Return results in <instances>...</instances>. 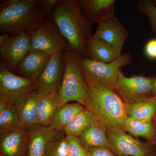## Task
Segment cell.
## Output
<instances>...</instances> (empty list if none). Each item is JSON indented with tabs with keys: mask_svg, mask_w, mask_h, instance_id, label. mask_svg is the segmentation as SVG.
<instances>
[{
	"mask_svg": "<svg viewBox=\"0 0 156 156\" xmlns=\"http://www.w3.org/2000/svg\"><path fill=\"white\" fill-rule=\"evenodd\" d=\"M83 73L87 90L85 108L93 113L106 129H123L128 118L126 104L114 87Z\"/></svg>",
	"mask_w": 156,
	"mask_h": 156,
	"instance_id": "1",
	"label": "cell"
},
{
	"mask_svg": "<svg viewBox=\"0 0 156 156\" xmlns=\"http://www.w3.org/2000/svg\"><path fill=\"white\" fill-rule=\"evenodd\" d=\"M51 19L67 40L69 50L87 57L86 43L92 34V26L82 14L79 1L58 0Z\"/></svg>",
	"mask_w": 156,
	"mask_h": 156,
	"instance_id": "2",
	"label": "cell"
},
{
	"mask_svg": "<svg viewBox=\"0 0 156 156\" xmlns=\"http://www.w3.org/2000/svg\"><path fill=\"white\" fill-rule=\"evenodd\" d=\"M41 0H7L1 2V34H31L47 19Z\"/></svg>",
	"mask_w": 156,
	"mask_h": 156,
	"instance_id": "3",
	"label": "cell"
},
{
	"mask_svg": "<svg viewBox=\"0 0 156 156\" xmlns=\"http://www.w3.org/2000/svg\"><path fill=\"white\" fill-rule=\"evenodd\" d=\"M83 57L72 50H66L63 53V73L58 91L59 98L58 108L73 101L86 106L87 87L81 65Z\"/></svg>",
	"mask_w": 156,
	"mask_h": 156,
	"instance_id": "4",
	"label": "cell"
},
{
	"mask_svg": "<svg viewBox=\"0 0 156 156\" xmlns=\"http://www.w3.org/2000/svg\"><path fill=\"white\" fill-rule=\"evenodd\" d=\"M34 91V82L11 72L1 62L0 98L16 106Z\"/></svg>",
	"mask_w": 156,
	"mask_h": 156,
	"instance_id": "5",
	"label": "cell"
},
{
	"mask_svg": "<svg viewBox=\"0 0 156 156\" xmlns=\"http://www.w3.org/2000/svg\"><path fill=\"white\" fill-rule=\"evenodd\" d=\"M154 79L143 75L128 77L121 72L114 87L126 104H134L153 97Z\"/></svg>",
	"mask_w": 156,
	"mask_h": 156,
	"instance_id": "6",
	"label": "cell"
},
{
	"mask_svg": "<svg viewBox=\"0 0 156 156\" xmlns=\"http://www.w3.org/2000/svg\"><path fill=\"white\" fill-rule=\"evenodd\" d=\"M32 50H42L53 54L69 50L67 40L53 20L46 19L31 34Z\"/></svg>",
	"mask_w": 156,
	"mask_h": 156,
	"instance_id": "7",
	"label": "cell"
},
{
	"mask_svg": "<svg viewBox=\"0 0 156 156\" xmlns=\"http://www.w3.org/2000/svg\"><path fill=\"white\" fill-rule=\"evenodd\" d=\"M131 54H122L115 60L111 62H100L83 57L81 62L83 72L97 80L101 81L113 86L116 81L122 68L131 63Z\"/></svg>",
	"mask_w": 156,
	"mask_h": 156,
	"instance_id": "8",
	"label": "cell"
},
{
	"mask_svg": "<svg viewBox=\"0 0 156 156\" xmlns=\"http://www.w3.org/2000/svg\"><path fill=\"white\" fill-rule=\"evenodd\" d=\"M108 148L117 156H145L156 151L147 142H141L122 128L106 129Z\"/></svg>",
	"mask_w": 156,
	"mask_h": 156,
	"instance_id": "9",
	"label": "cell"
},
{
	"mask_svg": "<svg viewBox=\"0 0 156 156\" xmlns=\"http://www.w3.org/2000/svg\"><path fill=\"white\" fill-rule=\"evenodd\" d=\"M63 53L52 54L47 66L34 82V91L40 96L58 92L63 73Z\"/></svg>",
	"mask_w": 156,
	"mask_h": 156,
	"instance_id": "10",
	"label": "cell"
},
{
	"mask_svg": "<svg viewBox=\"0 0 156 156\" xmlns=\"http://www.w3.org/2000/svg\"><path fill=\"white\" fill-rule=\"evenodd\" d=\"M31 50V34L23 33L10 36L0 46L2 62L9 69H15Z\"/></svg>",
	"mask_w": 156,
	"mask_h": 156,
	"instance_id": "11",
	"label": "cell"
},
{
	"mask_svg": "<svg viewBox=\"0 0 156 156\" xmlns=\"http://www.w3.org/2000/svg\"><path fill=\"white\" fill-rule=\"evenodd\" d=\"M98 28L93 37L103 41L122 53V49L129 37L128 30L115 16L98 23Z\"/></svg>",
	"mask_w": 156,
	"mask_h": 156,
	"instance_id": "12",
	"label": "cell"
},
{
	"mask_svg": "<svg viewBox=\"0 0 156 156\" xmlns=\"http://www.w3.org/2000/svg\"><path fill=\"white\" fill-rule=\"evenodd\" d=\"M62 131L53 130L38 124L29 129L27 156H45L49 144L62 136Z\"/></svg>",
	"mask_w": 156,
	"mask_h": 156,
	"instance_id": "13",
	"label": "cell"
},
{
	"mask_svg": "<svg viewBox=\"0 0 156 156\" xmlns=\"http://www.w3.org/2000/svg\"><path fill=\"white\" fill-rule=\"evenodd\" d=\"M28 140V131L22 127L1 134L0 156H27Z\"/></svg>",
	"mask_w": 156,
	"mask_h": 156,
	"instance_id": "14",
	"label": "cell"
},
{
	"mask_svg": "<svg viewBox=\"0 0 156 156\" xmlns=\"http://www.w3.org/2000/svg\"><path fill=\"white\" fill-rule=\"evenodd\" d=\"M80 7L87 22L92 25L115 15V0H80Z\"/></svg>",
	"mask_w": 156,
	"mask_h": 156,
	"instance_id": "15",
	"label": "cell"
},
{
	"mask_svg": "<svg viewBox=\"0 0 156 156\" xmlns=\"http://www.w3.org/2000/svg\"><path fill=\"white\" fill-rule=\"evenodd\" d=\"M52 55L42 50H31L15 69L22 76L35 82L47 66Z\"/></svg>",
	"mask_w": 156,
	"mask_h": 156,
	"instance_id": "16",
	"label": "cell"
},
{
	"mask_svg": "<svg viewBox=\"0 0 156 156\" xmlns=\"http://www.w3.org/2000/svg\"><path fill=\"white\" fill-rule=\"evenodd\" d=\"M87 57L100 62H111L122 55L110 45L91 36L86 43Z\"/></svg>",
	"mask_w": 156,
	"mask_h": 156,
	"instance_id": "17",
	"label": "cell"
},
{
	"mask_svg": "<svg viewBox=\"0 0 156 156\" xmlns=\"http://www.w3.org/2000/svg\"><path fill=\"white\" fill-rule=\"evenodd\" d=\"M58 92L40 96L37 102V124L49 127L59 106Z\"/></svg>",
	"mask_w": 156,
	"mask_h": 156,
	"instance_id": "18",
	"label": "cell"
},
{
	"mask_svg": "<svg viewBox=\"0 0 156 156\" xmlns=\"http://www.w3.org/2000/svg\"><path fill=\"white\" fill-rule=\"evenodd\" d=\"M39 95L35 91L15 106L21 127L26 130L37 124V102Z\"/></svg>",
	"mask_w": 156,
	"mask_h": 156,
	"instance_id": "19",
	"label": "cell"
},
{
	"mask_svg": "<svg viewBox=\"0 0 156 156\" xmlns=\"http://www.w3.org/2000/svg\"><path fill=\"white\" fill-rule=\"evenodd\" d=\"M79 138L81 145L88 152L95 148L108 147L106 129L99 122L90 127Z\"/></svg>",
	"mask_w": 156,
	"mask_h": 156,
	"instance_id": "20",
	"label": "cell"
},
{
	"mask_svg": "<svg viewBox=\"0 0 156 156\" xmlns=\"http://www.w3.org/2000/svg\"><path fill=\"white\" fill-rule=\"evenodd\" d=\"M123 129L136 137H143L146 142L155 147L156 129L151 122H145L127 118L124 122Z\"/></svg>",
	"mask_w": 156,
	"mask_h": 156,
	"instance_id": "21",
	"label": "cell"
},
{
	"mask_svg": "<svg viewBox=\"0 0 156 156\" xmlns=\"http://www.w3.org/2000/svg\"><path fill=\"white\" fill-rule=\"evenodd\" d=\"M98 120L91 112L85 108L65 127L63 131L66 136L79 137Z\"/></svg>",
	"mask_w": 156,
	"mask_h": 156,
	"instance_id": "22",
	"label": "cell"
},
{
	"mask_svg": "<svg viewBox=\"0 0 156 156\" xmlns=\"http://www.w3.org/2000/svg\"><path fill=\"white\" fill-rule=\"evenodd\" d=\"M85 108L78 102L66 104L58 109L49 127L56 131H63L65 127Z\"/></svg>",
	"mask_w": 156,
	"mask_h": 156,
	"instance_id": "23",
	"label": "cell"
},
{
	"mask_svg": "<svg viewBox=\"0 0 156 156\" xmlns=\"http://www.w3.org/2000/svg\"><path fill=\"white\" fill-rule=\"evenodd\" d=\"M21 127L15 105L0 98V134L9 133Z\"/></svg>",
	"mask_w": 156,
	"mask_h": 156,
	"instance_id": "24",
	"label": "cell"
},
{
	"mask_svg": "<svg viewBox=\"0 0 156 156\" xmlns=\"http://www.w3.org/2000/svg\"><path fill=\"white\" fill-rule=\"evenodd\" d=\"M128 118L151 122L156 113V97H151L133 105L126 104Z\"/></svg>",
	"mask_w": 156,
	"mask_h": 156,
	"instance_id": "25",
	"label": "cell"
},
{
	"mask_svg": "<svg viewBox=\"0 0 156 156\" xmlns=\"http://www.w3.org/2000/svg\"><path fill=\"white\" fill-rule=\"evenodd\" d=\"M136 6L137 11L147 17L156 36V6L152 0H139L136 2Z\"/></svg>",
	"mask_w": 156,
	"mask_h": 156,
	"instance_id": "26",
	"label": "cell"
},
{
	"mask_svg": "<svg viewBox=\"0 0 156 156\" xmlns=\"http://www.w3.org/2000/svg\"><path fill=\"white\" fill-rule=\"evenodd\" d=\"M67 151L66 136H61L49 144L45 156H67Z\"/></svg>",
	"mask_w": 156,
	"mask_h": 156,
	"instance_id": "27",
	"label": "cell"
},
{
	"mask_svg": "<svg viewBox=\"0 0 156 156\" xmlns=\"http://www.w3.org/2000/svg\"><path fill=\"white\" fill-rule=\"evenodd\" d=\"M67 156H89V152L81 145L79 137L66 136Z\"/></svg>",
	"mask_w": 156,
	"mask_h": 156,
	"instance_id": "28",
	"label": "cell"
},
{
	"mask_svg": "<svg viewBox=\"0 0 156 156\" xmlns=\"http://www.w3.org/2000/svg\"><path fill=\"white\" fill-rule=\"evenodd\" d=\"M144 51L148 58L156 59V38L148 41L144 47Z\"/></svg>",
	"mask_w": 156,
	"mask_h": 156,
	"instance_id": "29",
	"label": "cell"
},
{
	"mask_svg": "<svg viewBox=\"0 0 156 156\" xmlns=\"http://www.w3.org/2000/svg\"><path fill=\"white\" fill-rule=\"evenodd\" d=\"M89 152V156H117L106 147L92 149Z\"/></svg>",
	"mask_w": 156,
	"mask_h": 156,
	"instance_id": "30",
	"label": "cell"
},
{
	"mask_svg": "<svg viewBox=\"0 0 156 156\" xmlns=\"http://www.w3.org/2000/svg\"><path fill=\"white\" fill-rule=\"evenodd\" d=\"M42 6L47 17H51L58 0H41Z\"/></svg>",
	"mask_w": 156,
	"mask_h": 156,
	"instance_id": "31",
	"label": "cell"
},
{
	"mask_svg": "<svg viewBox=\"0 0 156 156\" xmlns=\"http://www.w3.org/2000/svg\"><path fill=\"white\" fill-rule=\"evenodd\" d=\"M10 35L5 34H2L0 36V46L2 45L8 40Z\"/></svg>",
	"mask_w": 156,
	"mask_h": 156,
	"instance_id": "32",
	"label": "cell"
},
{
	"mask_svg": "<svg viewBox=\"0 0 156 156\" xmlns=\"http://www.w3.org/2000/svg\"><path fill=\"white\" fill-rule=\"evenodd\" d=\"M153 96L156 97V78H155L153 85Z\"/></svg>",
	"mask_w": 156,
	"mask_h": 156,
	"instance_id": "33",
	"label": "cell"
},
{
	"mask_svg": "<svg viewBox=\"0 0 156 156\" xmlns=\"http://www.w3.org/2000/svg\"><path fill=\"white\" fill-rule=\"evenodd\" d=\"M151 122L152 123L154 127L156 129V113L154 116Z\"/></svg>",
	"mask_w": 156,
	"mask_h": 156,
	"instance_id": "34",
	"label": "cell"
},
{
	"mask_svg": "<svg viewBox=\"0 0 156 156\" xmlns=\"http://www.w3.org/2000/svg\"><path fill=\"white\" fill-rule=\"evenodd\" d=\"M145 156H156V151L152 153L149 154Z\"/></svg>",
	"mask_w": 156,
	"mask_h": 156,
	"instance_id": "35",
	"label": "cell"
},
{
	"mask_svg": "<svg viewBox=\"0 0 156 156\" xmlns=\"http://www.w3.org/2000/svg\"><path fill=\"white\" fill-rule=\"evenodd\" d=\"M153 2V3H154V4L155 5V6H156V0H152Z\"/></svg>",
	"mask_w": 156,
	"mask_h": 156,
	"instance_id": "36",
	"label": "cell"
}]
</instances>
